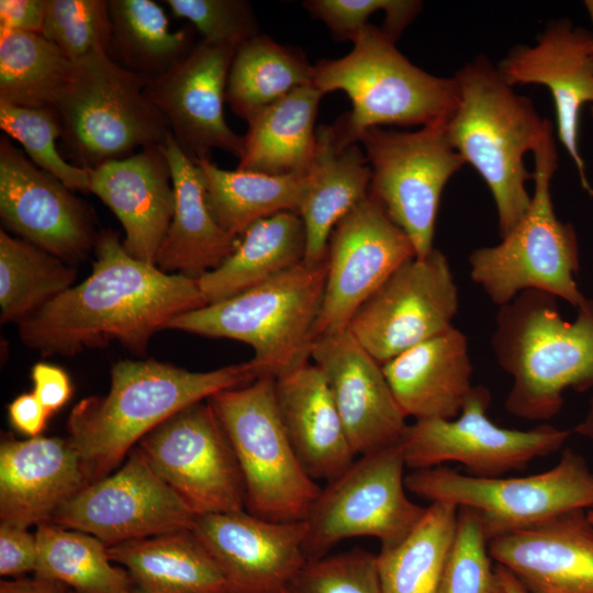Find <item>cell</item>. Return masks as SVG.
I'll list each match as a JSON object with an SVG mask.
<instances>
[{"label": "cell", "mask_w": 593, "mask_h": 593, "mask_svg": "<svg viewBox=\"0 0 593 593\" xmlns=\"http://www.w3.org/2000/svg\"><path fill=\"white\" fill-rule=\"evenodd\" d=\"M96 251L85 281L19 324L21 340L42 356H72L112 342L143 354L175 317L208 305L197 278L132 257L112 231L98 235Z\"/></svg>", "instance_id": "1"}, {"label": "cell", "mask_w": 593, "mask_h": 593, "mask_svg": "<svg viewBox=\"0 0 593 593\" xmlns=\"http://www.w3.org/2000/svg\"><path fill=\"white\" fill-rule=\"evenodd\" d=\"M259 377L253 359L204 372L152 359L114 363L109 392L79 401L67 421L89 483L109 475L146 434L181 410Z\"/></svg>", "instance_id": "2"}, {"label": "cell", "mask_w": 593, "mask_h": 593, "mask_svg": "<svg viewBox=\"0 0 593 593\" xmlns=\"http://www.w3.org/2000/svg\"><path fill=\"white\" fill-rule=\"evenodd\" d=\"M492 346L513 378L506 410L526 419H549L561 410L567 389H593V301L570 322L560 315L555 295L525 290L500 306ZM572 430L593 438V398Z\"/></svg>", "instance_id": "3"}, {"label": "cell", "mask_w": 593, "mask_h": 593, "mask_svg": "<svg viewBox=\"0 0 593 593\" xmlns=\"http://www.w3.org/2000/svg\"><path fill=\"white\" fill-rule=\"evenodd\" d=\"M458 102L446 123L448 138L486 183L497 213L501 238L527 212L533 177L524 156L540 143L551 123L518 93L486 57H477L454 76Z\"/></svg>", "instance_id": "4"}, {"label": "cell", "mask_w": 593, "mask_h": 593, "mask_svg": "<svg viewBox=\"0 0 593 593\" xmlns=\"http://www.w3.org/2000/svg\"><path fill=\"white\" fill-rule=\"evenodd\" d=\"M351 42L346 56L313 66L314 87L323 94L344 91L351 100V111L332 125L340 146L356 144L362 132L374 126L447 123L458 102L454 77H438L415 66L370 23Z\"/></svg>", "instance_id": "5"}, {"label": "cell", "mask_w": 593, "mask_h": 593, "mask_svg": "<svg viewBox=\"0 0 593 593\" xmlns=\"http://www.w3.org/2000/svg\"><path fill=\"white\" fill-rule=\"evenodd\" d=\"M327 260L304 261L232 298L175 317L167 329L249 345L261 377L277 378L309 361Z\"/></svg>", "instance_id": "6"}, {"label": "cell", "mask_w": 593, "mask_h": 593, "mask_svg": "<svg viewBox=\"0 0 593 593\" xmlns=\"http://www.w3.org/2000/svg\"><path fill=\"white\" fill-rule=\"evenodd\" d=\"M534 193L518 224L495 246L469 257L470 275L499 306L525 290L561 298L577 310L588 300L575 282L580 268L575 231L553 209L550 183L558 167L552 126L533 150Z\"/></svg>", "instance_id": "7"}, {"label": "cell", "mask_w": 593, "mask_h": 593, "mask_svg": "<svg viewBox=\"0 0 593 593\" xmlns=\"http://www.w3.org/2000/svg\"><path fill=\"white\" fill-rule=\"evenodd\" d=\"M148 82L105 52L75 63L54 108L63 127V147L72 165L92 170L138 148L165 143L169 127L145 92Z\"/></svg>", "instance_id": "8"}, {"label": "cell", "mask_w": 593, "mask_h": 593, "mask_svg": "<svg viewBox=\"0 0 593 593\" xmlns=\"http://www.w3.org/2000/svg\"><path fill=\"white\" fill-rule=\"evenodd\" d=\"M275 378L222 390L209 401L236 455L246 510L275 522L305 521L321 488L305 472L281 423Z\"/></svg>", "instance_id": "9"}, {"label": "cell", "mask_w": 593, "mask_h": 593, "mask_svg": "<svg viewBox=\"0 0 593 593\" xmlns=\"http://www.w3.org/2000/svg\"><path fill=\"white\" fill-rule=\"evenodd\" d=\"M411 493L472 508L488 541L573 510L593 507V471L566 449L551 469L515 478H481L438 466L405 475Z\"/></svg>", "instance_id": "10"}, {"label": "cell", "mask_w": 593, "mask_h": 593, "mask_svg": "<svg viewBox=\"0 0 593 593\" xmlns=\"http://www.w3.org/2000/svg\"><path fill=\"white\" fill-rule=\"evenodd\" d=\"M405 467L399 443L358 456L327 482L304 521L306 559L324 557L351 537L378 538L381 548L400 544L426 511L405 493Z\"/></svg>", "instance_id": "11"}, {"label": "cell", "mask_w": 593, "mask_h": 593, "mask_svg": "<svg viewBox=\"0 0 593 593\" xmlns=\"http://www.w3.org/2000/svg\"><path fill=\"white\" fill-rule=\"evenodd\" d=\"M371 168L369 195L411 239L416 257L430 253L443 190L465 165L446 123L414 132L374 126L359 136Z\"/></svg>", "instance_id": "12"}, {"label": "cell", "mask_w": 593, "mask_h": 593, "mask_svg": "<svg viewBox=\"0 0 593 593\" xmlns=\"http://www.w3.org/2000/svg\"><path fill=\"white\" fill-rule=\"evenodd\" d=\"M135 447L195 516L246 510L236 455L209 399L181 410Z\"/></svg>", "instance_id": "13"}, {"label": "cell", "mask_w": 593, "mask_h": 593, "mask_svg": "<svg viewBox=\"0 0 593 593\" xmlns=\"http://www.w3.org/2000/svg\"><path fill=\"white\" fill-rule=\"evenodd\" d=\"M489 390L473 387L460 414L452 419H418L407 424L400 441L412 470L458 462L469 474L497 478L558 451L572 429L541 424L528 430L504 428L486 415Z\"/></svg>", "instance_id": "14"}, {"label": "cell", "mask_w": 593, "mask_h": 593, "mask_svg": "<svg viewBox=\"0 0 593 593\" xmlns=\"http://www.w3.org/2000/svg\"><path fill=\"white\" fill-rule=\"evenodd\" d=\"M458 289L433 248L403 262L356 311L347 329L381 365L452 326Z\"/></svg>", "instance_id": "15"}, {"label": "cell", "mask_w": 593, "mask_h": 593, "mask_svg": "<svg viewBox=\"0 0 593 593\" xmlns=\"http://www.w3.org/2000/svg\"><path fill=\"white\" fill-rule=\"evenodd\" d=\"M114 473L89 483L49 523L96 536L107 546L191 529L195 514L134 447Z\"/></svg>", "instance_id": "16"}, {"label": "cell", "mask_w": 593, "mask_h": 593, "mask_svg": "<svg viewBox=\"0 0 593 593\" xmlns=\"http://www.w3.org/2000/svg\"><path fill=\"white\" fill-rule=\"evenodd\" d=\"M416 256L407 235L368 195L334 227L315 337L347 329L362 303Z\"/></svg>", "instance_id": "17"}, {"label": "cell", "mask_w": 593, "mask_h": 593, "mask_svg": "<svg viewBox=\"0 0 593 593\" xmlns=\"http://www.w3.org/2000/svg\"><path fill=\"white\" fill-rule=\"evenodd\" d=\"M237 47L201 41L145 92L165 118L174 139L193 163L210 159L213 148L238 158L244 136L227 125L223 103Z\"/></svg>", "instance_id": "18"}, {"label": "cell", "mask_w": 593, "mask_h": 593, "mask_svg": "<svg viewBox=\"0 0 593 593\" xmlns=\"http://www.w3.org/2000/svg\"><path fill=\"white\" fill-rule=\"evenodd\" d=\"M0 138V216L25 240L67 262L83 259L98 236L85 203Z\"/></svg>", "instance_id": "19"}, {"label": "cell", "mask_w": 593, "mask_h": 593, "mask_svg": "<svg viewBox=\"0 0 593 593\" xmlns=\"http://www.w3.org/2000/svg\"><path fill=\"white\" fill-rule=\"evenodd\" d=\"M191 530L224 575L230 593H286L306 563V525L247 510L195 516Z\"/></svg>", "instance_id": "20"}, {"label": "cell", "mask_w": 593, "mask_h": 593, "mask_svg": "<svg viewBox=\"0 0 593 593\" xmlns=\"http://www.w3.org/2000/svg\"><path fill=\"white\" fill-rule=\"evenodd\" d=\"M310 358L323 371L357 456L396 445L407 426L379 363L348 329L316 336Z\"/></svg>", "instance_id": "21"}, {"label": "cell", "mask_w": 593, "mask_h": 593, "mask_svg": "<svg viewBox=\"0 0 593 593\" xmlns=\"http://www.w3.org/2000/svg\"><path fill=\"white\" fill-rule=\"evenodd\" d=\"M497 69L511 85L546 86L555 102L557 133L580 176L592 193L579 149L580 115L593 105V40L585 30L566 21L550 22L535 45H518Z\"/></svg>", "instance_id": "22"}, {"label": "cell", "mask_w": 593, "mask_h": 593, "mask_svg": "<svg viewBox=\"0 0 593 593\" xmlns=\"http://www.w3.org/2000/svg\"><path fill=\"white\" fill-rule=\"evenodd\" d=\"M562 513L489 541V553L529 593H593V523Z\"/></svg>", "instance_id": "23"}, {"label": "cell", "mask_w": 593, "mask_h": 593, "mask_svg": "<svg viewBox=\"0 0 593 593\" xmlns=\"http://www.w3.org/2000/svg\"><path fill=\"white\" fill-rule=\"evenodd\" d=\"M89 172L90 192L111 209L124 228L125 250L156 265L175 210L171 170L163 145L139 149Z\"/></svg>", "instance_id": "24"}, {"label": "cell", "mask_w": 593, "mask_h": 593, "mask_svg": "<svg viewBox=\"0 0 593 593\" xmlns=\"http://www.w3.org/2000/svg\"><path fill=\"white\" fill-rule=\"evenodd\" d=\"M89 484L68 439L3 438L0 445V521L27 528L49 523L56 511Z\"/></svg>", "instance_id": "25"}, {"label": "cell", "mask_w": 593, "mask_h": 593, "mask_svg": "<svg viewBox=\"0 0 593 593\" xmlns=\"http://www.w3.org/2000/svg\"><path fill=\"white\" fill-rule=\"evenodd\" d=\"M277 410L290 444L305 472L329 482L357 455L323 371L306 361L275 379Z\"/></svg>", "instance_id": "26"}, {"label": "cell", "mask_w": 593, "mask_h": 593, "mask_svg": "<svg viewBox=\"0 0 593 593\" xmlns=\"http://www.w3.org/2000/svg\"><path fill=\"white\" fill-rule=\"evenodd\" d=\"M405 417L456 418L473 385L467 337L454 325L382 365Z\"/></svg>", "instance_id": "27"}, {"label": "cell", "mask_w": 593, "mask_h": 593, "mask_svg": "<svg viewBox=\"0 0 593 593\" xmlns=\"http://www.w3.org/2000/svg\"><path fill=\"white\" fill-rule=\"evenodd\" d=\"M163 147L171 170L175 210L156 266L167 273L199 278L234 251L238 237L225 232L213 217L200 167L184 155L170 133Z\"/></svg>", "instance_id": "28"}, {"label": "cell", "mask_w": 593, "mask_h": 593, "mask_svg": "<svg viewBox=\"0 0 593 593\" xmlns=\"http://www.w3.org/2000/svg\"><path fill=\"white\" fill-rule=\"evenodd\" d=\"M371 168L356 145L340 146L332 125L316 127L314 158L299 214L306 233L304 262L320 265L335 225L369 195Z\"/></svg>", "instance_id": "29"}, {"label": "cell", "mask_w": 593, "mask_h": 593, "mask_svg": "<svg viewBox=\"0 0 593 593\" xmlns=\"http://www.w3.org/2000/svg\"><path fill=\"white\" fill-rule=\"evenodd\" d=\"M242 235L220 266L197 278L208 304L239 294L304 261L306 233L298 212L258 220Z\"/></svg>", "instance_id": "30"}, {"label": "cell", "mask_w": 593, "mask_h": 593, "mask_svg": "<svg viewBox=\"0 0 593 593\" xmlns=\"http://www.w3.org/2000/svg\"><path fill=\"white\" fill-rule=\"evenodd\" d=\"M322 97L313 85L302 86L249 118L237 169L269 176L306 174L314 158Z\"/></svg>", "instance_id": "31"}, {"label": "cell", "mask_w": 593, "mask_h": 593, "mask_svg": "<svg viewBox=\"0 0 593 593\" xmlns=\"http://www.w3.org/2000/svg\"><path fill=\"white\" fill-rule=\"evenodd\" d=\"M108 553L143 593H230L217 564L191 529L108 546Z\"/></svg>", "instance_id": "32"}, {"label": "cell", "mask_w": 593, "mask_h": 593, "mask_svg": "<svg viewBox=\"0 0 593 593\" xmlns=\"http://www.w3.org/2000/svg\"><path fill=\"white\" fill-rule=\"evenodd\" d=\"M108 55L121 67L148 80L183 59L195 46L194 27L169 30L165 10L153 0H110Z\"/></svg>", "instance_id": "33"}, {"label": "cell", "mask_w": 593, "mask_h": 593, "mask_svg": "<svg viewBox=\"0 0 593 593\" xmlns=\"http://www.w3.org/2000/svg\"><path fill=\"white\" fill-rule=\"evenodd\" d=\"M200 167L208 206L217 224L238 237L258 220L279 212H299L306 174L269 176L225 170L204 159Z\"/></svg>", "instance_id": "34"}, {"label": "cell", "mask_w": 593, "mask_h": 593, "mask_svg": "<svg viewBox=\"0 0 593 593\" xmlns=\"http://www.w3.org/2000/svg\"><path fill=\"white\" fill-rule=\"evenodd\" d=\"M312 81L313 66L302 51L259 34L237 47L228 72L225 101L235 114L247 121Z\"/></svg>", "instance_id": "35"}, {"label": "cell", "mask_w": 593, "mask_h": 593, "mask_svg": "<svg viewBox=\"0 0 593 593\" xmlns=\"http://www.w3.org/2000/svg\"><path fill=\"white\" fill-rule=\"evenodd\" d=\"M458 507L432 502L398 545L381 548L377 564L383 593H437L454 539Z\"/></svg>", "instance_id": "36"}, {"label": "cell", "mask_w": 593, "mask_h": 593, "mask_svg": "<svg viewBox=\"0 0 593 593\" xmlns=\"http://www.w3.org/2000/svg\"><path fill=\"white\" fill-rule=\"evenodd\" d=\"M74 65L41 34L0 27V101L54 109Z\"/></svg>", "instance_id": "37"}, {"label": "cell", "mask_w": 593, "mask_h": 593, "mask_svg": "<svg viewBox=\"0 0 593 593\" xmlns=\"http://www.w3.org/2000/svg\"><path fill=\"white\" fill-rule=\"evenodd\" d=\"M35 577L77 593H130L135 584L122 567L112 566L108 546L93 535L43 523L36 528Z\"/></svg>", "instance_id": "38"}, {"label": "cell", "mask_w": 593, "mask_h": 593, "mask_svg": "<svg viewBox=\"0 0 593 593\" xmlns=\"http://www.w3.org/2000/svg\"><path fill=\"white\" fill-rule=\"evenodd\" d=\"M76 269L36 245L0 231L2 323L20 324L74 286Z\"/></svg>", "instance_id": "39"}, {"label": "cell", "mask_w": 593, "mask_h": 593, "mask_svg": "<svg viewBox=\"0 0 593 593\" xmlns=\"http://www.w3.org/2000/svg\"><path fill=\"white\" fill-rule=\"evenodd\" d=\"M0 126L22 145L32 163L53 175L71 191L90 192L88 169L67 163L57 150L63 127L49 108H25L0 101Z\"/></svg>", "instance_id": "40"}, {"label": "cell", "mask_w": 593, "mask_h": 593, "mask_svg": "<svg viewBox=\"0 0 593 593\" xmlns=\"http://www.w3.org/2000/svg\"><path fill=\"white\" fill-rule=\"evenodd\" d=\"M72 63L97 53H109L111 20L105 0H48L40 33Z\"/></svg>", "instance_id": "41"}, {"label": "cell", "mask_w": 593, "mask_h": 593, "mask_svg": "<svg viewBox=\"0 0 593 593\" xmlns=\"http://www.w3.org/2000/svg\"><path fill=\"white\" fill-rule=\"evenodd\" d=\"M488 545L477 513L458 507L455 535L437 593H500L502 588Z\"/></svg>", "instance_id": "42"}, {"label": "cell", "mask_w": 593, "mask_h": 593, "mask_svg": "<svg viewBox=\"0 0 593 593\" xmlns=\"http://www.w3.org/2000/svg\"><path fill=\"white\" fill-rule=\"evenodd\" d=\"M286 593H383L377 555L354 548L307 560Z\"/></svg>", "instance_id": "43"}, {"label": "cell", "mask_w": 593, "mask_h": 593, "mask_svg": "<svg viewBox=\"0 0 593 593\" xmlns=\"http://www.w3.org/2000/svg\"><path fill=\"white\" fill-rule=\"evenodd\" d=\"M303 7L322 20L335 37L350 41L368 24L370 15L384 11L381 30L395 42L423 4L416 0H309Z\"/></svg>", "instance_id": "44"}, {"label": "cell", "mask_w": 593, "mask_h": 593, "mask_svg": "<svg viewBox=\"0 0 593 593\" xmlns=\"http://www.w3.org/2000/svg\"><path fill=\"white\" fill-rule=\"evenodd\" d=\"M172 14L188 20L202 41L240 46L259 35L249 2L244 0H165Z\"/></svg>", "instance_id": "45"}, {"label": "cell", "mask_w": 593, "mask_h": 593, "mask_svg": "<svg viewBox=\"0 0 593 593\" xmlns=\"http://www.w3.org/2000/svg\"><path fill=\"white\" fill-rule=\"evenodd\" d=\"M37 541L27 528L0 524V574L20 577L35 572L37 566Z\"/></svg>", "instance_id": "46"}, {"label": "cell", "mask_w": 593, "mask_h": 593, "mask_svg": "<svg viewBox=\"0 0 593 593\" xmlns=\"http://www.w3.org/2000/svg\"><path fill=\"white\" fill-rule=\"evenodd\" d=\"M31 378L34 383L33 393L49 414L69 400L72 388L68 374L61 368L37 362L32 368Z\"/></svg>", "instance_id": "47"}, {"label": "cell", "mask_w": 593, "mask_h": 593, "mask_svg": "<svg viewBox=\"0 0 593 593\" xmlns=\"http://www.w3.org/2000/svg\"><path fill=\"white\" fill-rule=\"evenodd\" d=\"M48 0H1L0 27L41 33Z\"/></svg>", "instance_id": "48"}, {"label": "cell", "mask_w": 593, "mask_h": 593, "mask_svg": "<svg viewBox=\"0 0 593 593\" xmlns=\"http://www.w3.org/2000/svg\"><path fill=\"white\" fill-rule=\"evenodd\" d=\"M8 414L11 425L31 437L42 433L51 415L33 392L16 396L9 404Z\"/></svg>", "instance_id": "49"}, {"label": "cell", "mask_w": 593, "mask_h": 593, "mask_svg": "<svg viewBox=\"0 0 593 593\" xmlns=\"http://www.w3.org/2000/svg\"><path fill=\"white\" fill-rule=\"evenodd\" d=\"M68 588L60 582L38 577L0 582V593H68Z\"/></svg>", "instance_id": "50"}, {"label": "cell", "mask_w": 593, "mask_h": 593, "mask_svg": "<svg viewBox=\"0 0 593 593\" xmlns=\"http://www.w3.org/2000/svg\"><path fill=\"white\" fill-rule=\"evenodd\" d=\"M495 572L504 593H529L506 568L496 564Z\"/></svg>", "instance_id": "51"}, {"label": "cell", "mask_w": 593, "mask_h": 593, "mask_svg": "<svg viewBox=\"0 0 593 593\" xmlns=\"http://www.w3.org/2000/svg\"><path fill=\"white\" fill-rule=\"evenodd\" d=\"M585 3V8L589 12V15L591 18V21H592V25H593V0H588L584 2ZM592 34V40H593V33Z\"/></svg>", "instance_id": "52"}, {"label": "cell", "mask_w": 593, "mask_h": 593, "mask_svg": "<svg viewBox=\"0 0 593 593\" xmlns=\"http://www.w3.org/2000/svg\"><path fill=\"white\" fill-rule=\"evenodd\" d=\"M589 519L593 523V507L586 511Z\"/></svg>", "instance_id": "53"}, {"label": "cell", "mask_w": 593, "mask_h": 593, "mask_svg": "<svg viewBox=\"0 0 593 593\" xmlns=\"http://www.w3.org/2000/svg\"><path fill=\"white\" fill-rule=\"evenodd\" d=\"M68 593H77L75 591H68ZM130 593H143L139 589L134 588Z\"/></svg>", "instance_id": "54"}, {"label": "cell", "mask_w": 593, "mask_h": 593, "mask_svg": "<svg viewBox=\"0 0 593 593\" xmlns=\"http://www.w3.org/2000/svg\"><path fill=\"white\" fill-rule=\"evenodd\" d=\"M591 113H592V116H593V105L591 107Z\"/></svg>", "instance_id": "55"}, {"label": "cell", "mask_w": 593, "mask_h": 593, "mask_svg": "<svg viewBox=\"0 0 593 593\" xmlns=\"http://www.w3.org/2000/svg\"><path fill=\"white\" fill-rule=\"evenodd\" d=\"M502 588V586H501ZM500 593H504L503 590Z\"/></svg>", "instance_id": "56"}]
</instances>
